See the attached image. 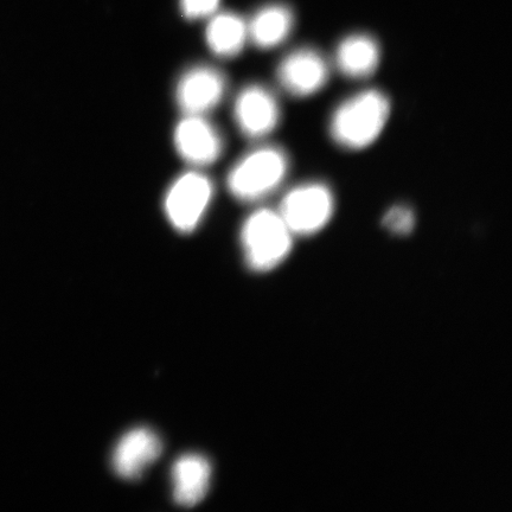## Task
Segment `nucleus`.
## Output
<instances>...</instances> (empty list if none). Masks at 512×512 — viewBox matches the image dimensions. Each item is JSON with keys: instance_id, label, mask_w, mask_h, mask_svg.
<instances>
[{"instance_id": "1", "label": "nucleus", "mask_w": 512, "mask_h": 512, "mask_svg": "<svg viewBox=\"0 0 512 512\" xmlns=\"http://www.w3.org/2000/svg\"><path fill=\"white\" fill-rule=\"evenodd\" d=\"M390 100L379 89H366L339 104L331 115L329 133L348 151L368 149L380 138L390 117Z\"/></svg>"}, {"instance_id": "2", "label": "nucleus", "mask_w": 512, "mask_h": 512, "mask_svg": "<svg viewBox=\"0 0 512 512\" xmlns=\"http://www.w3.org/2000/svg\"><path fill=\"white\" fill-rule=\"evenodd\" d=\"M291 160L278 146H262L242 157L230 170L227 185L236 200L252 203L264 200L284 183Z\"/></svg>"}, {"instance_id": "3", "label": "nucleus", "mask_w": 512, "mask_h": 512, "mask_svg": "<svg viewBox=\"0 0 512 512\" xmlns=\"http://www.w3.org/2000/svg\"><path fill=\"white\" fill-rule=\"evenodd\" d=\"M293 238L278 210L254 211L241 229V245L248 267L254 272L274 270L291 254Z\"/></svg>"}, {"instance_id": "4", "label": "nucleus", "mask_w": 512, "mask_h": 512, "mask_svg": "<svg viewBox=\"0 0 512 512\" xmlns=\"http://www.w3.org/2000/svg\"><path fill=\"white\" fill-rule=\"evenodd\" d=\"M335 210L336 198L329 185L309 182L288 191L278 211L294 236H311L328 226Z\"/></svg>"}, {"instance_id": "5", "label": "nucleus", "mask_w": 512, "mask_h": 512, "mask_svg": "<svg viewBox=\"0 0 512 512\" xmlns=\"http://www.w3.org/2000/svg\"><path fill=\"white\" fill-rule=\"evenodd\" d=\"M214 187L200 172L190 171L171 184L164 197V211L179 233L194 232L213 200Z\"/></svg>"}, {"instance_id": "6", "label": "nucleus", "mask_w": 512, "mask_h": 512, "mask_svg": "<svg viewBox=\"0 0 512 512\" xmlns=\"http://www.w3.org/2000/svg\"><path fill=\"white\" fill-rule=\"evenodd\" d=\"M277 79L294 98H309L322 92L330 80V64L313 48L291 51L279 63Z\"/></svg>"}, {"instance_id": "7", "label": "nucleus", "mask_w": 512, "mask_h": 512, "mask_svg": "<svg viewBox=\"0 0 512 512\" xmlns=\"http://www.w3.org/2000/svg\"><path fill=\"white\" fill-rule=\"evenodd\" d=\"M234 117L246 137H267L280 124L281 108L270 89L251 85L243 88L234 104Z\"/></svg>"}, {"instance_id": "8", "label": "nucleus", "mask_w": 512, "mask_h": 512, "mask_svg": "<svg viewBox=\"0 0 512 512\" xmlns=\"http://www.w3.org/2000/svg\"><path fill=\"white\" fill-rule=\"evenodd\" d=\"M226 87L220 70L209 66L191 68L177 83V105L184 115H206L220 104Z\"/></svg>"}, {"instance_id": "9", "label": "nucleus", "mask_w": 512, "mask_h": 512, "mask_svg": "<svg viewBox=\"0 0 512 512\" xmlns=\"http://www.w3.org/2000/svg\"><path fill=\"white\" fill-rule=\"evenodd\" d=\"M179 156L194 166H208L220 158L223 140L204 115H184L174 132Z\"/></svg>"}, {"instance_id": "10", "label": "nucleus", "mask_w": 512, "mask_h": 512, "mask_svg": "<svg viewBox=\"0 0 512 512\" xmlns=\"http://www.w3.org/2000/svg\"><path fill=\"white\" fill-rule=\"evenodd\" d=\"M162 450V441L156 433L147 428H137L125 434L115 447L113 469L123 479H138L147 467L156 462Z\"/></svg>"}, {"instance_id": "11", "label": "nucleus", "mask_w": 512, "mask_h": 512, "mask_svg": "<svg viewBox=\"0 0 512 512\" xmlns=\"http://www.w3.org/2000/svg\"><path fill=\"white\" fill-rule=\"evenodd\" d=\"M381 48L374 37L354 34L345 37L336 50V66L352 80L371 78L379 69Z\"/></svg>"}, {"instance_id": "12", "label": "nucleus", "mask_w": 512, "mask_h": 512, "mask_svg": "<svg viewBox=\"0 0 512 512\" xmlns=\"http://www.w3.org/2000/svg\"><path fill=\"white\" fill-rule=\"evenodd\" d=\"M211 478L208 460L198 454H187L172 467L174 499L184 508H192L206 498Z\"/></svg>"}, {"instance_id": "13", "label": "nucleus", "mask_w": 512, "mask_h": 512, "mask_svg": "<svg viewBox=\"0 0 512 512\" xmlns=\"http://www.w3.org/2000/svg\"><path fill=\"white\" fill-rule=\"evenodd\" d=\"M247 24L249 40L261 49H272L280 46L291 35L294 16L287 6L272 4L256 12Z\"/></svg>"}, {"instance_id": "14", "label": "nucleus", "mask_w": 512, "mask_h": 512, "mask_svg": "<svg viewBox=\"0 0 512 512\" xmlns=\"http://www.w3.org/2000/svg\"><path fill=\"white\" fill-rule=\"evenodd\" d=\"M206 38L208 47L217 56L233 57L245 48L248 37V24L238 15L220 14L208 24Z\"/></svg>"}, {"instance_id": "15", "label": "nucleus", "mask_w": 512, "mask_h": 512, "mask_svg": "<svg viewBox=\"0 0 512 512\" xmlns=\"http://www.w3.org/2000/svg\"><path fill=\"white\" fill-rule=\"evenodd\" d=\"M384 228L395 235H409L413 232L416 224V215L411 207L406 204H396L389 208L382 220Z\"/></svg>"}, {"instance_id": "16", "label": "nucleus", "mask_w": 512, "mask_h": 512, "mask_svg": "<svg viewBox=\"0 0 512 512\" xmlns=\"http://www.w3.org/2000/svg\"><path fill=\"white\" fill-rule=\"evenodd\" d=\"M219 5L220 0H181V10L188 19L213 16Z\"/></svg>"}]
</instances>
